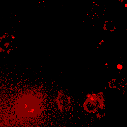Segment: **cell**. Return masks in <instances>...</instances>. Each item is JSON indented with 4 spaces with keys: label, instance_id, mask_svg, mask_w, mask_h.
Segmentation results:
<instances>
[{
    "label": "cell",
    "instance_id": "6da1fadb",
    "mask_svg": "<svg viewBox=\"0 0 127 127\" xmlns=\"http://www.w3.org/2000/svg\"><path fill=\"white\" fill-rule=\"evenodd\" d=\"M15 38L10 35H4L0 37V50L5 51L11 49L15 46Z\"/></svg>",
    "mask_w": 127,
    "mask_h": 127
}]
</instances>
